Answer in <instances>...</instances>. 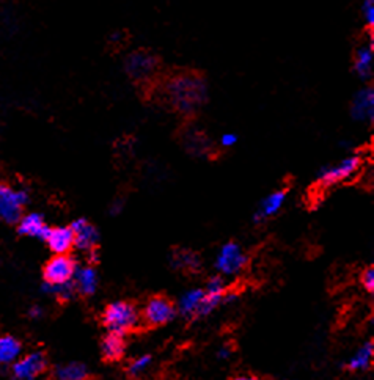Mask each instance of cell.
Masks as SVG:
<instances>
[{
  "label": "cell",
  "mask_w": 374,
  "mask_h": 380,
  "mask_svg": "<svg viewBox=\"0 0 374 380\" xmlns=\"http://www.w3.org/2000/svg\"><path fill=\"white\" fill-rule=\"evenodd\" d=\"M168 103L182 113H194L208 99V85L199 76H176L166 86Z\"/></svg>",
  "instance_id": "1"
},
{
  "label": "cell",
  "mask_w": 374,
  "mask_h": 380,
  "mask_svg": "<svg viewBox=\"0 0 374 380\" xmlns=\"http://www.w3.org/2000/svg\"><path fill=\"white\" fill-rule=\"evenodd\" d=\"M142 321V316L137 306L126 300H115L109 303L102 311V324L109 333L124 336L126 333L135 330Z\"/></svg>",
  "instance_id": "2"
},
{
  "label": "cell",
  "mask_w": 374,
  "mask_h": 380,
  "mask_svg": "<svg viewBox=\"0 0 374 380\" xmlns=\"http://www.w3.org/2000/svg\"><path fill=\"white\" fill-rule=\"evenodd\" d=\"M247 255L238 242H227L219 249L214 268L220 277H236L246 269Z\"/></svg>",
  "instance_id": "3"
},
{
  "label": "cell",
  "mask_w": 374,
  "mask_h": 380,
  "mask_svg": "<svg viewBox=\"0 0 374 380\" xmlns=\"http://www.w3.org/2000/svg\"><path fill=\"white\" fill-rule=\"evenodd\" d=\"M360 164L362 162H360L359 156H347L337 164L323 166L318 173V181L324 188H330V185L343 183L356 175L360 169Z\"/></svg>",
  "instance_id": "4"
},
{
  "label": "cell",
  "mask_w": 374,
  "mask_h": 380,
  "mask_svg": "<svg viewBox=\"0 0 374 380\" xmlns=\"http://www.w3.org/2000/svg\"><path fill=\"white\" fill-rule=\"evenodd\" d=\"M29 195L24 190H15L10 185H0V218L6 223L19 222L22 217L24 204Z\"/></svg>",
  "instance_id": "5"
},
{
  "label": "cell",
  "mask_w": 374,
  "mask_h": 380,
  "mask_svg": "<svg viewBox=\"0 0 374 380\" xmlns=\"http://www.w3.org/2000/svg\"><path fill=\"white\" fill-rule=\"evenodd\" d=\"M176 313L178 311H176V306L172 300H168L163 296H154L143 306L142 319L148 325L161 327L172 322L176 317Z\"/></svg>",
  "instance_id": "6"
},
{
  "label": "cell",
  "mask_w": 374,
  "mask_h": 380,
  "mask_svg": "<svg viewBox=\"0 0 374 380\" xmlns=\"http://www.w3.org/2000/svg\"><path fill=\"white\" fill-rule=\"evenodd\" d=\"M77 270V264L68 255H55L44 268V280L48 284L60 286L71 283Z\"/></svg>",
  "instance_id": "7"
},
{
  "label": "cell",
  "mask_w": 374,
  "mask_h": 380,
  "mask_svg": "<svg viewBox=\"0 0 374 380\" xmlns=\"http://www.w3.org/2000/svg\"><path fill=\"white\" fill-rule=\"evenodd\" d=\"M46 357L43 352H30L19 357L13 363V379L15 380H38L46 371Z\"/></svg>",
  "instance_id": "8"
},
{
  "label": "cell",
  "mask_w": 374,
  "mask_h": 380,
  "mask_svg": "<svg viewBox=\"0 0 374 380\" xmlns=\"http://www.w3.org/2000/svg\"><path fill=\"white\" fill-rule=\"evenodd\" d=\"M176 311L186 319H199L205 316V288H192L182 292L175 305Z\"/></svg>",
  "instance_id": "9"
},
{
  "label": "cell",
  "mask_w": 374,
  "mask_h": 380,
  "mask_svg": "<svg viewBox=\"0 0 374 380\" xmlns=\"http://www.w3.org/2000/svg\"><path fill=\"white\" fill-rule=\"evenodd\" d=\"M124 70L135 81H147L157 70V60L148 52H134L126 58Z\"/></svg>",
  "instance_id": "10"
},
{
  "label": "cell",
  "mask_w": 374,
  "mask_h": 380,
  "mask_svg": "<svg viewBox=\"0 0 374 380\" xmlns=\"http://www.w3.org/2000/svg\"><path fill=\"white\" fill-rule=\"evenodd\" d=\"M71 231L74 236V247L82 251H91L100 241V231L96 230L95 225H91L88 220L77 218L71 223Z\"/></svg>",
  "instance_id": "11"
},
{
  "label": "cell",
  "mask_w": 374,
  "mask_h": 380,
  "mask_svg": "<svg viewBox=\"0 0 374 380\" xmlns=\"http://www.w3.org/2000/svg\"><path fill=\"white\" fill-rule=\"evenodd\" d=\"M351 115L356 122L370 123L374 119V90L373 86H365L359 90L351 104Z\"/></svg>",
  "instance_id": "12"
},
{
  "label": "cell",
  "mask_w": 374,
  "mask_h": 380,
  "mask_svg": "<svg viewBox=\"0 0 374 380\" xmlns=\"http://www.w3.org/2000/svg\"><path fill=\"white\" fill-rule=\"evenodd\" d=\"M44 241L48 242L49 249L54 251L55 255H68V251L74 247V236L69 226L51 228Z\"/></svg>",
  "instance_id": "13"
},
{
  "label": "cell",
  "mask_w": 374,
  "mask_h": 380,
  "mask_svg": "<svg viewBox=\"0 0 374 380\" xmlns=\"http://www.w3.org/2000/svg\"><path fill=\"white\" fill-rule=\"evenodd\" d=\"M76 292L81 296H93L98 291V284H100V277L93 266H84V268H77L74 278H73Z\"/></svg>",
  "instance_id": "14"
},
{
  "label": "cell",
  "mask_w": 374,
  "mask_h": 380,
  "mask_svg": "<svg viewBox=\"0 0 374 380\" xmlns=\"http://www.w3.org/2000/svg\"><path fill=\"white\" fill-rule=\"evenodd\" d=\"M286 203V190H275L272 193H269L267 197L260 203L258 211L255 212V222L260 223L262 220H267L274 217L277 212L283 208V204Z\"/></svg>",
  "instance_id": "15"
},
{
  "label": "cell",
  "mask_w": 374,
  "mask_h": 380,
  "mask_svg": "<svg viewBox=\"0 0 374 380\" xmlns=\"http://www.w3.org/2000/svg\"><path fill=\"white\" fill-rule=\"evenodd\" d=\"M49 230V226L44 223L43 216L36 214V212H30V214L19 218V232L24 236L46 239Z\"/></svg>",
  "instance_id": "16"
},
{
  "label": "cell",
  "mask_w": 374,
  "mask_h": 380,
  "mask_svg": "<svg viewBox=\"0 0 374 380\" xmlns=\"http://www.w3.org/2000/svg\"><path fill=\"white\" fill-rule=\"evenodd\" d=\"M373 62H374V46L373 41L368 44H362L356 52L354 58V71L363 81H368L373 77Z\"/></svg>",
  "instance_id": "17"
},
{
  "label": "cell",
  "mask_w": 374,
  "mask_h": 380,
  "mask_svg": "<svg viewBox=\"0 0 374 380\" xmlns=\"http://www.w3.org/2000/svg\"><path fill=\"white\" fill-rule=\"evenodd\" d=\"M374 357V343L366 341L360 348L354 352V355L347 360V369L352 372H363L368 371L373 363Z\"/></svg>",
  "instance_id": "18"
},
{
  "label": "cell",
  "mask_w": 374,
  "mask_h": 380,
  "mask_svg": "<svg viewBox=\"0 0 374 380\" xmlns=\"http://www.w3.org/2000/svg\"><path fill=\"white\" fill-rule=\"evenodd\" d=\"M101 352L104 360H107V362H118V360H121L124 352H126L124 336L115 335V333H107L101 343Z\"/></svg>",
  "instance_id": "19"
},
{
  "label": "cell",
  "mask_w": 374,
  "mask_h": 380,
  "mask_svg": "<svg viewBox=\"0 0 374 380\" xmlns=\"http://www.w3.org/2000/svg\"><path fill=\"white\" fill-rule=\"evenodd\" d=\"M21 353L22 346L19 343V339L10 335L0 336V368L15 363L21 357Z\"/></svg>",
  "instance_id": "20"
},
{
  "label": "cell",
  "mask_w": 374,
  "mask_h": 380,
  "mask_svg": "<svg viewBox=\"0 0 374 380\" xmlns=\"http://www.w3.org/2000/svg\"><path fill=\"white\" fill-rule=\"evenodd\" d=\"M88 368L84 363L69 362L57 366L55 379L57 380H87Z\"/></svg>",
  "instance_id": "21"
},
{
  "label": "cell",
  "mask_w": 374,
  "mask_h": 380,
  "mask_svg": "<svg viewBox=\"0 0 374 380\" xmlns=\"http://www.w3.org/2000/svg\"><path fill=\"white\" fill-rule=\"evenodd\" d=\"M173 266L181 269H199L200 258L192 251H181L173 256Z\"/></svg>",
  "instance_id": "22"
},
{
  "label": "cell",
  "mask_w": 374,
  "mask_h": 380,
  "mask_svg": "<svg viewBox=\"0 0 374 380\" xmlns=\"http://www.w3.org/2000/svg\"><path fill=\"white\" fill-rule=\"evenodd\" d=\"M44 291L49 292V294L58 297L60 300H71L76 294V288L74 283H67V284H60V286H52V284H44Z\"/></svg>",
  "instance_id": "23"
},
{
  "label": "cell",
  "mask_w": 374,
  "mask_h": 380,
  "mask_svg": "<svg viewBox=\"0 0 374 380\" xmlns=\"http://www.w3.org/2000/svg\"><path fill=\"white\" fill-rule=\"evenodd\" d=\"M151 363H153V357L148 355V353H145V355H140L134 358L133 362L129 363V368H128V372L131 376L134 377H139L142 374H145V372L149 369Z\"/></svg>",
  "instance_id": "24"
},
{
  "label": "cell",
  "mask_w": 374,
  "mask_h": 380,
  "mask_svg": "<svg viewBox=\"0 0 374 380\" xmlns=\"http://www.w3.org/2000/svg\"><path fill=\"white\" fill-rule=\"evenodd\" d=\"M362 15L368 27L374 25V0H365L362 5Z\"/></svg>",
  "instance_id": "25"
},
{
  "label": "cell",
  "mask_w": 374,
  "mask_h": 380,
  "mask_svg": "<svg viewBox=\"0 0 374 380\" xmlns=\"http://www.w3.org/2000/svg\"><path fill=\"white\" fill-rule=\"evenodd\" d=\"M362 284H363V288L370 292V294H373V291H374V269L373 268H368L363 272Z\"/></svg>",
  "instance_id": "26"
},
{
  "label": "cell",
  "mask_w": 374,
  "mask_h": 380,
  "mask_svg": "<svg viewBox=\"0 0 374 380\" xmlns=\"http://www.w3.org/2000/svg\"><path fill=\"white\" fill-rule=\"evenodd\" d=\"M239 142L238 134H234V132H225V134H222L220 137V145L224 146V148H232L236 143Z\"/></svg>",
  "instance_id": "27"
},
{
  "label": "cell",
  "mask_w": 374,
  "mask_h": 380,
  "mask_svg": "<svg viewBox=\"0 0 374 380\" xmlns=\"http://www.w3.org/2000/svg\"><path fill=\"white\" fill-rule=\"evenodd\" d=\"M232 353H233L232 348H228V346H224V348H220V349H219L218 357H219L220 360H228V358H232Z\"/></svg>",
  "instance_id": "28"
},
{
  "label": "cell",
  "mask_w": 374,
  "mask_h": 380,
  "mask_svg": "<svg viewBox=\"0 0 374 380\" xmlns=\"http://www.w3.org/2000/svg\"><path fill=\"white\" fill-rule=\"evenodd\" d=\"M123 206H124L123 202H120V199H116V202H114L112 206H110V214L118 216L123 211Z\"/></svg>",
  "instance_id": "29"
},
{
  "label": "cell",
  "mask_w": 374,
  "mask_h": 380,
  "mask_svg": "<svg viewBox=\"0 0 374 380\" xmlns=\"http://www.w3.org/2000/svg\"><path fill=\"white\" fill-rule=\"evenodd\" d=\"M29 315H30L32 317H39V316L43 315V310H41V308H38V306H34V308L30 310Z\"/></svg>",
  "instance_id": "30"
},
{
  "label": "cell",
  "mask_w": 374,
  "mask_h": 380,
  "mask_svg": "<svg viewBox=\"0 0 374 380\" xmlns=\"http://www.w3.org/2000/svg\"><path fill=\"white\" fill-rule=\"evenodd\" d=\"M233 380H261V379L260 377H255V376H251V374H244V376L234 377Z\"/></svg>",
  "instance_id": "31"
}]
</instances>
